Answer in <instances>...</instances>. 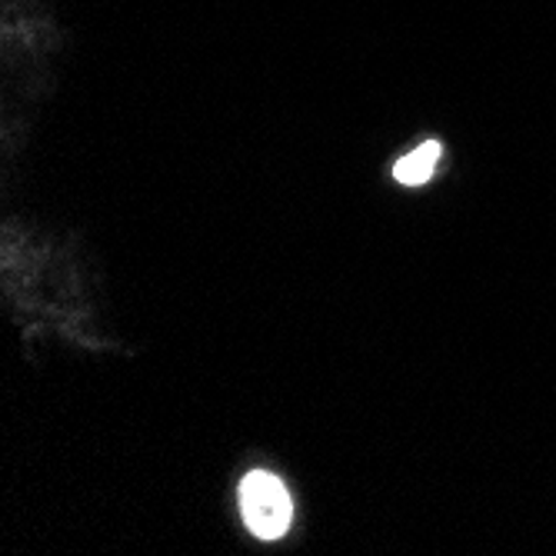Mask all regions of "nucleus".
Wrapping results in <instances>:
<instances>
[{"label": "nucleus", "instance_id": "f257e3e1", "mask_svg": "<svg viewBox=\"0 0 556 556\" xmlns=\"http://www.w3.org/2000/svg\"><path fill=\"white\" fill-rule=\"evenodd\" d=\"M240 514L254 536L280 540L293 523V500L277 473L250 470L240 480Z\"/></svg>", "mask_w": 556, "mask_h": 556}, {"label": "nucleus", "instance_id": "f03ea898", "mask_svg": "<svg viewBox=\"0 0 556 556\" xmlns=\"http://www.w3.org/2000/svg\"><path fill=\"white\" fill-rule=\"evenodd\" d=\"M440 157H443V147H440L437 140H427V143H420L417 150H410L407 157H400V161L393 164V177H396L403 187H420V184H427V180L433 177Z\"/></svg>", "mask_w": 556, "mask_h": 556}]
</instances>
